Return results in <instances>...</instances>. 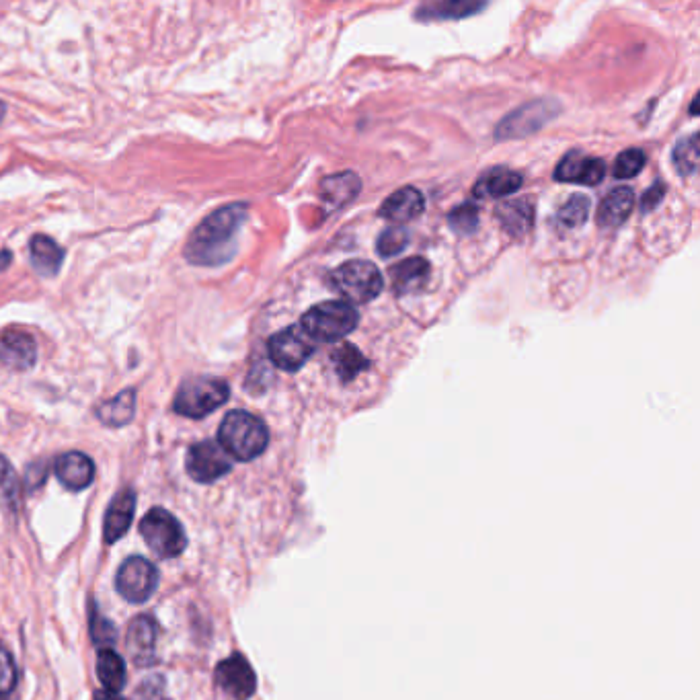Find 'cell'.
<instances>
[{"label": "cell", "mask_w": 700, "mask_h": 700, "mask_svg": "<svg viewBox=\"0 0 700 700\" xmlns=\"http://www.w3.org/2000/svg\"><path fill=\"white\" fill-rule=\"evenodd\" d=\"M674 165L680 175H692L698 165V134H690L682 142H678L674 150Z\"/></svg>", "instance_id": "29"}, {"label": "cell", "mask_w": 700, "mask_h": 700, "mask_svg": "<svg viewBox=\"0 0 700 700\" xmlns=\"http://www.w3.org/2000/svg\"><path fill=\"white\" fill-rule=\"evenodd\" d=\"M136 413V391L128 388L118 397H113L97 407V417L107 427H124L134 419Z\"/></svg>", "instance_id": "23"}, {"label": "cell", "mask_w": 700, "mask_h": 700, "mask_svg": "<svg viewBox=\"0 0 700 700\" xmlns=\"http://www.w3.org/2000/svg\"><path fill=\"white\" fill-rule=\"evenodd\" d=\"M423 208H425V200L421 196V191H417L415 187H403L395 191L393 196L380 206L378 214L384 220L405 224L415 220L423 212Z\"/></svg>", "instance_id": "17"}, {"label": "cell", "mask_w": 700, "mask_h": 700, "mask_svg": "<svg viewBox=\"0 0 700 700\" xmlns=\"http://www.w3.org/2000/svg\"><path fill=\"white\" fill-rule=\"evenodd\" d=\"M645 163H647V157H645L643 150L629 148L616 159L612 173L616 179H631L643 171Z\"/></svg>", "instance_id": "31"}, {"label": "cell", "mask_w": 700, "mask_h": 700, "mask_svg": "<svg viewBox=\"0 0 700 700\" xmlns=\"http://www.w3.org/2000/svg\"><path fill=\"white\" fill-rule=\"evenodd\" d=\"M664 193H666V187L661 185V183H655V187L649 189V191L645 193V198H643V210L655 208V206L661 202V198H664Z\"/></svg>", "instance_id": "36"}, {"label": "cell", "mask_w": 700, "mask_h": 700, "mask_svg": "<svg viewBox=\"0 0 700 700\" xmlns=\"http://www.w3.org/2000/svg\"><path fill=\"white\" fill-rule=\"evenodd\" d=\"M54 473L58 481L70 489L81 491L87 489L95 479V464L93 460L83 452H66L56 458Z\"/></svg>", "instance_id": "13"}, {"label": "cell", "mask_w": 700, "mask_h": 700, "mask_svg": "<svg viewBox=\"0 0 700 700\" xmlns=\"http://www.w3.org/2000/svg\"><path fill=\"white\" fill-rule=\"evenodd\" d=\"M187 473L198 483H214L230 473L232 462L222 446L214 440L193 444L187 452Z\"/></svg>", "instance_id": "9"}, {"label": "cell", "mask_w": 700, "mask_h": 700, "mask_svg": "<svg viewBox=\"0 0 700 700\" xmlns=\"http://www.w3.org/2000/svg\"><path fill=\"white\" fill-rule=\"evenodd\" d=\"M230 397V386L220 378H189L173 401V409L189 419H202L222 407Z\"/></svg>", "instance_id": "5"}, {"label": "cell", "mask_w": 700, "mask_h": 700, "mask_svg": "<svg viewBox=\"0 0 700 700\" xmlns=\"http://www.w3.org/2000/svg\"><path fill=\"white\" fill-rule=\"evenodd\" d=\"M557 105L553 101H532L518 111L510 113L499 126H497V138L499 140H512V138H524L534 132H538L544 124L555 118Z\"/></svg>", "instance_id": "10"}, {"label": "cell", "mask_w": 700, "mask_h": 700, "mask_svg": "<svg viewBox=\"0 0 700 700\" xmlns=\"http://www.w3.org/2000/svg\"><path fill=\"white\" fill-rule=\"evenodd\" d=\"M64 255H66L64 249L46 235H35L29 241V257L40 276H46V278L56 276L64 261Z\"/></svg>", "instance_id": "20"}, {"label": "cell", "mask_w": 700, "mask_h": 700, "mask_svg": "<svg viewBox=\"0 0 700 700\" xmlns=\"http://www.w3.org/2000/svg\"><path fill=\"white\" fill-rule=\"evenodd\" d=\"M407 243H409V232L401 226H391L386 228L378 239V253L382 257H395L401 251H405Z\"/></svg>", "instance_id": "32"}, {"label": "cell", "mask_w": 700, "mask_h": 700, "mask_svg": "<svg viewBox=\"0 0 700 700\" xmlns=\"http://www.w3.org/2000/svg\"><path fill=\"white\" fill-rule=\"evenodd\" d=\"M245 218V204H230L216 210L189 237L185 257L193 265H218L226 261L232 255V241Z\"/></svg>", "instance_id": "1"}, {"label": "cell", "mask_w": 700, "mask_h": 700, "mask_svg": "<svg viewBox=\"0 0 700 700\" xmlns=\"http://www.w3.org/2000/svg\"><path fill=\"white\" fill-rule=\"evenodd\" d=\"M635 208V191L631 187H614L598 208V224L602 228H616L627 222Z\"/></svg>", "instance_id": "19"}, {"label": "cell", "mask_w": 700, "mask_h": 700, "mask_svg": "<svg viewBox=\"0 0 700 700\" xmlns=\"http://www.w3.org/2000/svg\"><path fill=\"white\" fill-rule=\"evenodd\" d=\"M216 684L235 700H249L257 690V676L245 655L232 653L216 668Z\"/></svg>", "instance_id": "11"}, {"label": "cell", "mask_w": 700, "mask_h": 700, "mask_svg": "<svg viewBox=\"0 0 700 700\" xmlns=\"http://www.w3.org/2000/svg\"><path fill=\"white\" fill-rule=\"evenodd\" d=\"M97 676L105 690L120 692L126 684V664L113 649H101L97 655Z\"/></svg>", "instance_id": "25"}, {"label": "cell", "mask_w": 700, "mask_h": 700, "mask_svg": "<svg viewBox=\"0 0 700 700\" xmlns=\"http://www.w3.org/2000/svg\"><path fill=\"white\" fill-rule=\"evenodd\" d=\"M522 187V175L510 169H493L475 187V198H505Z\"/></svg>", "instance_id": "22"}, {"label": "cell", "mask_w": 700, "mask_h": 700, "mask_svg": "<svg viewBox=\"0 0 700 700\" xmlns=\"http://www.w3.org/2000/svg\"><path fill=\"white\" fill-rule=\"evenodd\" d=\"M134 512H136V493L132 489H124L113 497V501L107 508L105 526H103V534L109 544L120 540L130 530Z\"/></svg>", "instance_id": "16"}, {"label": "cell", "mask_w": 700, "mask_h": 700, "mask_svg": "<svg viewBox=\"0 0 700 700\" xmlns=\"http://www.w3.org/2000/svg\"><path fill=\"white\" fill-rule=\"evenodd\" d=\"M37 360L35 339L19 329H9L0 335V364L9 370H29Z\"/></svg>", "instance_id": "12"}, {"label": "cell", "mask_w": 700, "mask_h": 700, "mask_svg": "<svg viewBox=\"0 0 700 700\" xmlns=\"http://www.w3.org/2000/svg\"><path fill=\"white\" fill-rule=\"evenodd\" d=\"M495 216L503 230L512 237H524L534 226V206L528 198L508 200L495 208Z\"/></svg>", "instance_id": "18"}, {"label": "cell", "mask_w": 700, "mask_h": 700, "mask_svg": "<svg viewBox=\"0 0 700 700\" xmlns=\"http://www.w3.org/2000/svg\"><path fill=\"white\" fill-rule=\"evenodd\" d=\"M17 686V666L11 651L0 647V700H7Z\"/></svg>", "instance_id": "34"}, {"label": "cell", "mask_w": 700, "mask_h": 700, "mask_svg": "<svg viewBox=\"0 0 700 700\" xmlns=\"http://www.w3.org/2000/svg\"><path fill=\"white\" fill-rule=\"evenodd\" d=\"M360 323V315L352 304L343 300H327L313 306L300 321V329L313 341H339L352 333Z\"/></svg>", "instance_id": "3"}, {"label": "cell", "mask_w": 700, "mask_h": 700, "mask_svg": "<svg viewBox=\"0 0 700 700\" xmlns=\"http://www.w3.org/2000/svg\"><path fill=\"white\" fill-rule=\"evenodd\" d=\"M321 193L333 206H345L360 193V179L354 173H339L323 179Z\"/></svg>", "instance_id": "24"}, {"label": "cell", "mask_w": 700, "mask_h": 700, "mask_svg": "<svg viewBox=\"0 0 700 700\" xmlns=\"http://www.w3.org/2000/svg\"><path fill=\"white\" fill-rule=\"evenodd\" d=\"M331 360L335 364V372L339 374V378H343L345 382L354 380L358 374H362L368 368V360L362 356V352L358 347H354L352 343H343L339 345L335 352L331 354Z\"/></svg>", "instance_id": "26"}, {"label": "cell", "mask_w": 700, "mask_h": 700, "mask_svg": "<svg viewBox=\"0 0 700 700\" xmlns=\"http://www.w3.org/2000/svg\"><path fill=\"white\" fill-rule=\"evenodd\" d=\"M95 700H124L118 692H109V690H103V692H97L95 694Z\"/></svg>", "instance_id": "37"}, {"label": "cell", "mask_w": 700, "mask_h": 700, "mask_svg": "<svg viewBox=\"0 0 700 700\" xmlns=\"http://www.w3.org/2000/svg\"><path fill=\"white\" fill-rule=\"evenodd\" d=\"M218 444L228 456L249 462L261 456L269 444L267 425L249 411H230L220 423Z\"/></svg>", "instance_id": "2"}, {"label": "cell", "mask_w": 700, "mask_h": 700, "mask_svg": "<svg viewBox=\"0 0 700 700\" xmlns=\"http://www.w3.org/2000/svg\"><path fill=\"white\" fill-rule=\"evenodd\" d=\"M329 286L347 304H366L382 292L384 280L374 263L347 261L341 267L331 271Z\"/></svg>", "instance_id": "4"}, {"label": "cell", "mask_w": 700, "mask_h": 700, "mask_svg": "<svg viewBox=\"0 0 700 700\" xmlns=\"http://www.w3.org/2000/svg\"><path fill=\"white\" fill-rule=\"evenodd\" d=\"M91 631H93V639L101 645H107V643H113L115 639V629L109 625V622L99 616V614H93V625H91Z\"/></svg>", "instance_id": "35"}, {"label": "cell", "mask_w": 700, "mask_h": 700, "mask_svg": "<svg viewBox=\"0 0 700 700\" xmlns=\"http://www.w3.org/2000/svg\"><path fill=\"white\" fill-rule=\"evenodd\" d=\"M606 175V165L600 159L583 157L581 152H571L559 163L555 171V179L561 183H583V185H598Z\"/></svg>", "instance_id": "14"}, {"label": "cell", "mask_w": 700, "mask_h": 700, "mask_svg": "<svg viewBox=\"0 0 700 700\" xmlns=\"http://www.w3.org/2000/svg\"><path fill=\"white\" fill-rule=\"evenodd\" d=\"M140 534L150 551L163 559L179 557L187 547V538L181 524L163 508H154L142 518Z\"/></svg>", "instance_id": "6"}, {"label": "cell", "mask_w": 700, "mask_h": 700, "mask_svg": "<svg viewBox=\"0 0 700 700\" xmlns=\"http://www.w3.org/2000/svg\"><path fill=\"white\" fill-rule=\"evenodd\" d=\"M3 113H5V105L0 103V118H3Z\"/></svg>", "instance_id": "39"}, {"label": "cell", "mask_w": 700, "mask_h": 700, "mask_svg": "<svg viewBox=\"0 0 700 700\" xmlns=\"http://www.w3.org/2000/svg\"><path fill=\"white\" fill-rule=\"evenodd\" d=\"M481 9L483 5H473V3H440V5H427L419 9L417 15L419 19H462Z\"/></svg>", "instance_id": "27"}, {"label": "cell", "mask_w": 700, "mask_h": 700, "mask_svg": "<svg viewBox=\"0 0 700 700\" xmlns=\"http://www.w3.org/2000/svg\"><path fill=\"white\" fill-rule=\"evenodd\" d=\"M0 491H3L5 499L13 505V508H17L21 497V483L11 462L3 454H0Z\"/></svg>", "instance_id": "33"}, {"label": "cell", "mask_w": 700, "mask_h": 700, "mask_svg": "<svg viewBox=\"0 0 700 700\" xmlns=\"http://www.w3.org/2000/svg\"><path fill=\"white\" fill-rule=\"evenodd\" d=\"M159 586V571L144 557H130L115 577V588L132 604L146 602Z\"/></svg>", "instance_id": "8"}, {"label": "cell", "mask_w": 700, "mask_h": 700, "mask_svg": "<svg viewBox=\"0 0 700 700\" xmlns=\"http://www.w3.org/2000/svg\"><path fill=\"white\" fill-rule=\"evenodd\" d=\"M157 637H159V627L157 622H154V618L142 614L130 622L126 645L136 664L140 666L150 664L154 657V647H157Z\"/></svg>", "instance_id": "15"}, {"label": "cell", "mask_w": 700, "mask_h": 700, "mask_svg": "<svg viewBox=\"0 0 700 700\" xmlns=\"http://www.w3.org/2000/svg\"><path fill=\"white\" fill-rule=\"evenodd\" d=\"M448 224L458 235H473L479 226V208L471 202L460 204L448 214Z\"/></svg>", "instance_id": "30"}, {"label": "cell", "mask_w": 700, "mask_h": 700, "mask_svg": "<svg viewBox=\"0 0 700 700\" xmlns=\"http://www.w3.org/2000/svg\"><path fill=\"white\" fill-rule=\"evenodd\" d=\"M391 278L397 294L417 292L427 284V280H430V263L421 257L405 259L403 263L393 267Z\"/></svg>", "instance_id": "21"}, {"label": "cell", "mask_w": 700, "mask_h": 700, "mask_svg": "<svg viewBox=\"0 0 700 700\" xmlns=\"http://www.w3.org/2000/svg\"><path fill=\"white\" fill-rule=\"evenodd\" d=\"M267 354L280 370L296 372L315 354V343L300 327H288L269 339Z\"/></svg>", "instance_id": "7"}, {"label": "cell", "mask_w": 700, "mask_h": 700, "mask_svg": "<svg viewBox=\"0 0 700 700\" xmlns=\"http://www.w3.org/2000/svg\"><path fill=\"white\" fill-rule=\"evenodd\" d=\"M11 251H3V253H0V269H7L9 267V261H11Z\"/></svg>", "instance_id": "38"}, {"label": "cell", "mask_w": 700, "mask_h": 700, "mask_svg": "<svg viewBox=\"0 0 700 700\" xmlns=\"http://www.w3.org/2000/svg\"><path fill=\"white\" fill-rule=\"evenodd\" d=\"M588 212H590V200L586 196H571V200L559 210L557 222L563 228H577L583 222L588 220Z\"/></svg>", "instance_id": "28"}]
</instances>
